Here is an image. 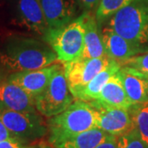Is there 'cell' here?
<instances>
[{"label":"cell","mask_w":148,"mask_h":148,"mask_svg":"<svg viewBox=\"0 0 148 148\" xmlns=\"http://www.w3.org/2000/svg\"><path fill=\"white\" fill-rule=\"evenodd\" d=\"M56 61L53 49L45 40L35 39H14L0 53V63L11 73L42 69Z\"/></svg>","instance_id":"cell-1"},{"label":"cell","mask_w":148,"mask_h":148,"mask_svg":"<svg viewBox=\"0 0 148 148\" xmlns=\"http://www.w3.org/2000/svg\"><path fill=\"white\" fill-rule=\"evenodd\" d=\"M49 143L55 147L67 138L96 127V111L90 103L76 99L48 123Z\"/></svg>","instance_id":"cell-2"},{"label":"cell","mask_w":148,"mask_h":148,"mask_svg":"<svg viewBox=\"0 0 148 148\" xmlns=\"http://www.w3.org/2000/svg\"><path fill=\"white\" fill-rule=\"evenodd\" d=\"M109 27L130 42L148 43V0H135L108 19Z\"/></svg>","instance_id":"cell-3"},{"label":"cell","mask_w":148,"mask_h":148,"mask_svg":"<svg viewBox=\"0 0 148 148\" xmlns=\"http://www.w3.org/2000/svg\"><path fill=\"white\" fill-rule=\"evenodd\" d=\"M83 13L59 28H49L43 39L57 54L58 61L70 62L82 56L84 49Z\"/></svg>","instance_id":"cell-4"},{"label":"cell","mask_w":148,"mask_h":148,"mask_svg":"<svg viewBox=\"0 0 148 148\" xmlns=\"http://www.w3.org/2000/svg\"><path fill=\"white\" fill-rule=\"evenodd\" d=\"M74 99L69 90L64 66L59 64L45 89L35 99L36 108L41 115L51 118L65 110Z\"/></svg>","instance_id":"cell-5"},{"label":"cell","mask_w":148,"mask_h":148,"mask_svg":"<svg viewBox=\"0 0 148 148\" xmlns=\"http://www.w3.org/2000/svg\"><path fill=\"white\" fill-rule=\"evenodd\" d=\"M0 120L13 138L22 143H32L49 133L48 123L36 112H21L0 107Z\"/></svg>","instance_id":"cell-6"},{"label":"cell","mask_w":148,"mask_h":148,"mask_svg":"<svg viewBox=\"0 0 148 148\" xmlns=\"http://www.w3.org/2000/svg\"><path fill=\"white\" fill-rule=\"evenodd\" d=\"M112 60L107 55L100 58H86L79 57L70 62L63 63L69 90L75 95Z\"/></svg>","instance_id":"cell-7"},{"label":"cell","mask_w":148,"mask_h":148,"mask_svg":"<svg viewBox=\"0 0 148 148\" xmlns=\"http://www.w3.org/2000/svg\"><path fill=\"white\" fill-rule=\"evenodd\" d=\"M86 102L96 111V127L107 133L119 137L133 128L128 110L106 106L97 100Z\"/></svg>","instance_id":"cell-8"},{"label":"cell","mask_w":148,"mask_h":148,"mask_svg":"<svg viewBox=\"0 0 148 148\" xmlns=\"http://www.w3.org/2000/svg\"><path fill=\"white\" fill-rule=\"evenodd\" d=\"M58 66V64H53L42 69L12 73L8 80L21 86L36 99L45 89Z\"/></svg>","instance_id":"cell-9"},{"label":"cell","mask_w":148,"mask_h":148,"mask_svg":"<svg viewBox=\"0 0 148 148\" xmlns=\"http://www.w3.org/2000/svg\"><path fill=\"white\" fill-rule=\"evenodd\" d=\"M101 36L106 55L119 64L130 57L147 51L143 46L130 42L119 35L108 25L102 28Z\"/></svg>","instance_id":"cell-10"},{"label":"cell","mask_w":148,"mask_h":148,"mask_svg":"<svg viewBox=\"0 0 148 148\" xmlns=\"http://www.w3.org/2000/svg\"><path fill=\"white\" fill-rule=\"evenodd\" d=\"M0 107L21 112L37 111L35 98L8 79L0 81Z\"/></svg>","instance_id":"cell-11"},{"label":"cell","mask_w":148,"mask_h":148,"mask_svg":"<svg viewBox=\"0 0 148 148\" xmlns=\"http://www.w3.org/2000/svg\"><path fill=\"white\" fill-rule=\"evenodd\" d=\"M49 28H59L73 21L74 3L69 0H40Z\"/></svg>","instance_id":"cell-12"},{"label":"cell","mask_w":148,"mask_h":148,"mask_svg":"<svg viewBox=\"0 0 148 148\" xmlns=\"http://www.w3.org/2000/svg\"><path fill=\"white\" fill-rule=\"evenodd\" d=\"M84 49L81 57L86 58H100L106 55L102 42L99 25L95 18V14L91 11H85Z\"/></svg>","instance_id":"cell-13"},{"label":"cell","mask_w":148,"mask_h":148,"mask_svg":"<svg viewBox=\"0 0 148 148\" xmlns=\"http://www.w3.org/2000/svg\"><path fill=\"white\" fill-rule=\"evenodd\" d=\"M21 21L29 29L44 36L49 25L40 0H17Z\"/></svg>","instance_id":"cell-14"},{"label":"cell","mask_w":148,"mask_h":148,"mask_svg":"<svg viewBox=\"0 0 148 148\" xmlns=\"http://www.w3.org/2000/svg\"><path fill=\"white\" fill-rule=\"evenodd\" d=\"M120 69L121 66L119 63L112 59L110 63L97 74L90 82H88L82 89L76 93L74 98L84 101L97 100L105 85L110 79L111 77L118 73Z\"/></svg>","instance_id":"cell-15"},{"label":"cell","mask_w":148,"mask_h":148,"mask_svg":"<svg viewBox=\"0 0 148 148\" xmlns=\"http://www.w3.org/2000/svg\"><path fill=\"white\" fill-rule=\"evenodd\" d=\"M122 84L132 105L148 101V79L121 68L119 71Z\"/></svg>","instance_id":"cell-16"},{"label":"cell","mask_w":148,"mask_h":148,"mask_svg":"<svg viewBox=\"0 0 148 148\" xmlns=\"http://www.w3.org/2000/svg\"><path fill=\"white\" fill-rule=\"evenodd\" d=\"M97 101L106 106L125 110H128L132 106L123 86L119 72L113 75L105 85Z\"/></svg>","instance_id":"cell-17"},{"label":"cell","mask_w":148,"mask_h":148,"mask_svg":"<svg viewBox=\"0 0 148 148\" xmlns=\"http://www.w3.org/2000/svg\"><path fill=\"white\" fill-rule=\"evenodd\" d=\"M110 134L95 127L67 138L56 148H95L110 137Z\"/></svg>","instance_id":"cell-18"},{"label":"cell","mask_w":148,"mask_h":148,"mask_svg":"<svg viewBox=\"0 0 148 148\" xmlns=\"http://www.w3.org/2000/svg\"><path fill=\"white\" fill-rule=\"evenodd\" d=\"M128 111L133 127L138 130L141 138L148 147V101L132 105Z\"/></svg>","instance_id":"cell-19"},{"label":"cell","mask_w":148,"mask_h":148,"mask_svg":"<svg viewBox=\"0 0 148 148\" xmlns=\"http://www.w3.org/2000/svg\"><path fill=\"white\" fill-rule=\"evenodd\" d=\"M135 0H100L95 9V18L98 25H102L106 20L124 7Z\"/></svg>","instance_id":"cell-20"},{"label":"cell","mask_w":148,"mask_h":148,"mask_svg":"<svg viewBox=\"0 0 148 148\" xmlns=\"http://www.w3.org/2000/svg\"><path fill=\"white\" fill-rule=\"evenodd\" d=\"M119 64L123 69L148 79V51L130 57Z\"/></svg>","instance_id":"cell-21"},{"label":"cell","mask_w":148,"mask_h":148,"mask_svg":"<svg viewBox=\"0 0 148 148\" xmlns=\"http://www.w3.org/2000/svg\"><path fill=\"white\" fill-rule=\"evenodd\" d=\"M117 143L118 148H148L135 127L118 137Z\"/></svg>","instance_id":"cell-22"},{"label":"cell","mask_w":148,"mask_h":148,"mask_svg":"<svg viewBox=\"0 0 148 148\" xmlns=\"http://www.w3.org/2000/svg\"><path fill=\"white\" fill-rule=\"evenodd\" d=\"M32 145L22 143L15 138H11L0 142V148H31Z\"/></svg>","instance_id":"cell-23"},{"label":"cell","mask_w":148,"mask_h":148,"mask_svg":"<svg viewBox=\"0 0 148 148\" xmlns=\"http://www.w3.org/2000/svg\"><path fill=\"white\" fill-rule=\"evenodd\" d=\"M81 7L85 11H92L96 9L100 0H77Z\"/></svg>","instance_id":"cell-24"},{"label":"cell","mask_w":148,"mask_h":148,"mask_svg":"<svg viewBox=\"0 0 148 148\" xmlns=\"http://www.w3.org/2000/svg\"><path fill=\"white\" fill-rule=\"evenodd\" d=\"M117 139H118V137L111 135L110 138L106 139L105 142L101 143L95 148H118Z\"/></svg>","instance_id":"cell-25"},{"label":"cell","mask_w":148,"mask_h":148,"mask_svg":"<svg viewBox=\"0 0 148 148\" xmlns=\"http://www.w3.org/2000/svg\"><path fill=\"white\" fill-rule=\"evenodd\" d=\"M11 138H13L12 135L8 131V129L6 127L4 123L0 120V142Z\"/></svg>","instance_id":"cell-26"},{"label":"cell","mask_w":148,"mask_h":148,"mask_svg":"<svg viewBox=\"0 0 148 148\" xmlns=\"http://www.w3.org/2000/svg\"><path fill=\"white\" fill-rule=\"evenodd\" d=\"M31 148H54L52 146H46V145H36V146H32Z\"/></svg>","instance_id":"cell-27"},{"label":"cell","mask_w":148,"mask_h":148,"mask_svg":"<svg viewBox=\"0 0 148 148\" xmlns=\"http://www.w3.org/2000/svg\"><path fill=\"white\" fill-rule=\"evenodd\" d=\"M54 148H56V147H54Z\"/></svg>","instance_id":"cell-28"}]
</instances>
